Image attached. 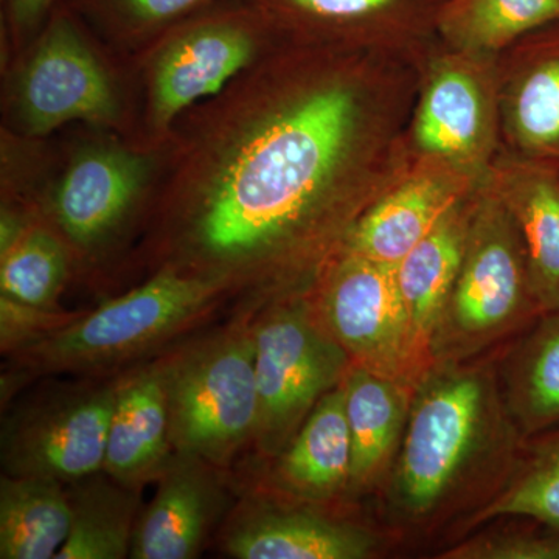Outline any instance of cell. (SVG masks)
I'll return each mask as SVG.
<instances>
[{"label":"cell","instance_id":"obj_1","mask_svg":"<svg viewBox=\"0 0 559 559\" xmlns=\"http://www.w3.org/2000/svg\"><path fill=\"white\" fill-rule=\"evenodd\" d=\"M353 81H314L275 103L210 171L178 227L186 271L280 283L344 246L371 204L342 180L367 128Z\"/></svg>","mask_w":559,"mask_h":559},{"label":"cell","instance_id":"obj_2","mask_svg":"<svg viewBox=\"0 0 559 559\" xmlns=\"http://www.w3.org/2000/svg\"><path fill=\"white\" fill-rule=\"evenodd\" d=\"M522 443L500 395L498 362H437L412 396L403 441L388 477V506L401 524L430 525L503 484Z\"/></svg>","mask_w":559,"mask_h":559},{"label":"cell","instance_id":"obj_3","mask_svg":"<svg viewBox=\"0 0 559 559\" xmlns=\"http://www.w3.org/2000/svg\"><path fill=\"white\" fill-rule=\"evenodd\" d=\"M229 286L224 280L167 267L9 356L14 367L31 374L106 370L178 336L204 318Z\"/></svg>","mask_w":559,"mask_h":559},{"label":"cell","instance_id":"obj_4","mask_svg":"<svg viewBox=\"0 0 559 559\" xmlns=\"http://www.w3.org/2000/svg\"><path fill=\"white\" fill-rule=\"evenodd\" d=\"M538 316L516 223L498 194L485 198L474 209L462 266L430 337L432 362L480 358Z\"/></svg>","mask_w":559,"mask_h":559},{"label":"cell","instance_id":"obj_5","mask_svg":"<svg viewBox=\"0 0 559 559\" xmlns=\"http://www.w3.org/2000/svg\"><path fill=\"white\" fill-rule=\"evenodd\" d=\"M165 377L176 454L219 466L255 440L259 390L248 320L167 356Z\"/></svg>","mask_w":559,"mask_h":559},{"label":"cell","instance_id":"obj_6","mask_svg":"<svg viewBox=\"0 0 559 559\" xmlns=\"http://www.w3.org/2000/svg\"><path fill=\"white\" fill-rule=\"evenodd\" d=\"M259 426L253 443L278 455L326 393L352 369V359L319 322L311 300L283 297L252 322Z\"/></svg>","mask_w":559,"mask_h":559},{"label":"cell","instance_id":"obj_7","mask_svg":"<svg viewBox=\"0 0 559 559\" xmlns=\"http://www.w3.org/2000/svg\"><path fill=\"white\" fill-rule=\"evenodd\" d=\"M310 300L353 366L414 388L432 367L412 330L395 266L341 249Z\"/></svg>","mask_w":559,"mask_h":559},{"label":"cell","instance_id":"obj_8","mask_svg":"<svg viewBox=\"0 0 559 559\" xmlns=\"http://www.w3.org/2000/svg\"><path fill=\"white\" fill-rule=\"evenodd\" d=\"M114 400L116 381L90 382L21 407L3 425V471L64 485L103 473Z\"/></svg>","mask_w":559,"mask_h":559},{"label":"cell","instance_id":"obj_9","mask_svg":"<svg viewBox=\"0 0 559 559\" xmlns=\"http://www.w3.org/2000/svg\"><path fill=\"white\" fill-rule=\"evenodd\" d=\"M22 119L33 134H46L73 120L116 117L108 76L69 22L60 21L40 40L22 75Z\"/></svg>","mask_w":559,"mask_h":559},{"label":"cell","instance_id":"obj_10","mask_svg":"<svg viewBox=\"0 0 559 559\" xmlns=\"http://www.w3.org/2000/svg\"><path fill=\"white\" fill-rule=\"evenodd\" d=\"M380 544L352 522L259 502L241 509L223 536L224 551L237 559H367Z\"/></svg>","mask_w":559,"mask_h":559},{"label":"cell","instance_id":"obj_11","mask_svg":"<svg viewBox=\"0 0 559 559\" xmlns=\"http://www.w3.org/2000/svg\"><path fill=\"white\" fill-rule=\"evenodd\" d=\"M116 381L105 468L110 479L140 489L159 479L175 448L165 358L127 371Z\"/></svg>","mask_w":559,"mask_h":559},{"label":"cell","instance_id":"obj_12","mask_svg":"<svg viewBox=\"0 0 559 559\" xmlns=\"http://www.w3.org/2000/svg\"><path fill=\"white\" fill-rule=\"evenodd\" d=\"M212 463L175 454L157 479V491L139 514L132 559L197 558L223 507Z\"/></svg>","mask_w":559,"mask_h":559},{"label":"cell","instance_id":"obj_13","mask_svg":"<svg viewBox=\"0 0 559 559\" xmlns=\"http://www.w3.org/2000/svg\"><path fill=\"white\" fill-rule=\"evenodd\" d=\"M145 164L127 151L80 154L62 176L51 209L62 235L79 249H94L114 234L142 189Z\"/></svg>","mask_w":559,"mask_h":559},{"label":"cell","instance_id":"obj_14","mask_svg":"<svg viewBox=\"0 0 559 559\" xmlns=\"http://www.w3.org/2000/svg\"><path fill=\"white\" fill-rule=\"evenodd\" d=\"M463 189L443 173L404 180L360 213L342 250L396 266L463 200Z\"/></svg>","mask_w":559,"mask_h":559},{"label":"cell","instance_id":"obj_15","mask_svg":"<svg viewBox=\"0 0 559 559\" xmlns=\"http://www.w3.org/2000/svg\"><path fill=\"white\" fill-rule=\"evenodd\" d=\"M342 388L352 439L347 492L360 495L388 480L406 430L415 388L355 366Z\"/></svg>","mask_w":559,"mask_h":559},{"label":"cell","instance_id":"obj_16","mask_svg":"<svg viewBox=\"0 0 559 559\" xmlns=\"http://www.w3.org/2000/svg\"><path fill=\"white\" fill-rule=\"evenodd\" d=\"M253 43L241 28L204 25L173 43L153 79V106L162 123L201 98L216 94L249 64Z\"/></svg>","mask_w":559,"mask_h":559},{"label":"cell","instance_id":"obj_17","mask_svg":"<svg viewBox=\"0 0 559 559\" xmlns=\"http://www.w3.org/2000/svg\"><path fill=\"white\" fill-rule=\"evenodd\" d=\"M503 406L522 440L559 429V311L544 312L498 362Z\"/></svg>","mask_w":559,"mask_h":559},{"label":"cell","instance_id":"obj_18","mask_svg":"<svg viewBox=\"0 0 559 559\" xmlns=\"http://www.w3.org/2000/svg\"><path fill=\"white\" fill-rule=\"evenodd\" d=\"M349 469L352 439L341 384L316 404L280 452L274 477L290 495L319 502L348 491Z\"/></svg>","mask_w":559,"mask_h":559},{"label":"cell","instance_id":"obj_19","mask_svg":"<svg viewBox=\"0 0 559 559\" xmlns=\"http://www.w3.org/2000/svg\"><path fill=\"white\" fill-rule=\"evenodd\" d=\"M496 194L520 230L540 314L559 311V178L543 165L511 168Z\"/></svg>","mask_w":559,"mask_h":559},{"label":"cell","instance_id":"obj_20","mask_svg":"<svg viewBox=\"0 0 559 559\" xmlns=\"http://www.w3.org/2000/svg\"><path fill=\"white\" fill-rule=\"evenodd\" d=\"M474 209L460 201L395 266L412 330L430 359V337L462 266Z\"/></svg>","mask_w":559,"mask_h":559},{"label":"cell","instance_id":"obj_21","mask_svg":"<svg viewBox=\"0 0 559 559\" xmlns=\"http://www.w3.org/2000/svg\"><path fill=\"white\" fill-rule=\"evenodd\" d=\"M488 131L487 95L477 76L460 64L437 70L415 121L419 148L451 164H469L487 145Z\"/></svg>","mask_w":559,"mask_h":559},{"label":"cell","instance_id":"obj_22","mask_svg":"<svg viewBox=\"0 0 559 559\" xmlns=\"http://www.w3.org/2000/svg\"><path fill=\"white\" fill-rule=\"evenodd\" d=\"M72 525L62 481L5 476L0 480V558L55 559Z\"/></svg>","mask_w":559,"mask_h":559},{"label":"cell","instance_id":"obj_23","mask_svg":"<svg viewBox=\"0 0 559 559\" xmlns=\"http://www.w3.org/2000/svg\"><path fill=\"white\" fill-rule=\"evenodd\" d=\"M72 525L55 559H123L131 555L139 520V489L108 474L68 485Z\"/></svg>","mask_w":559,"mask_h":559},{"label":"cell","instance_id":"obj_24","mask_svg":"<svg viewBox=\"0 0 559 559\" xmlns=\"http://www.w3.org/2000/svg\"><path fill=\"white\" fill-rule=\"evenodd\" d=\"M502 518H525L559 533V429L525 440L507 479L465 528Z\"/></svg>","mask_w":559,"mask_h":559},{"label":"cell","instance_id":"obj_25","mask_svg":"<svg viewBox=\"0 0 559 559\" xmlns=\"http://www.w3.org/2000/svg\"><path fill=\"white\" fill-rule=\"evenodd\" d=\"M509 131L522 150L559 159V39L536 51L509 92Z\"/></svg>","mask_w":559,"mask_h":559},{"label":"cell","instance_id":"obj_26","mask_svg":"<svg viewBox=\"0 0 559 559\" xmlns=\"http://www.w3.org/2000/svg\"><path fill=\"white\" fill-rule=\"evenodd\" d=\"M558 20L559 0H454L443 28L463 49L498 50Z\"/></svg>","mask_w":559,"mask_h":559},{"label":"cell","instance_id":"obj_27","mask_svg":"<svg viewBox=\"0 0 559 559\" xmlns=\"http://www.w3.org/2000/svg\"><path fill=\"white\" fill-rule=\"evenodd\" d=\"M68 272V252L62 242L49 230L27 229L2 255L0 296L43 310H57Z\"/></svg>","mask_w":559,"mask_h":559},{"label":"cell","instance_id":"obj_28","mask_svg":"<svg viewBox=\"0 0 559 559\" xmlns=\"http://www.w3.org/2000/svg\"><path fill=\"white\" fill-rule=\"evenodd\" d=\"M443 559H559V535L500 532L463 540L444 550Z\"/></svg>","mask_w":559,"mask_h":559},{"label":"cell","instance_id":"obj_29","mask_svg":"<svg viewBox=\"0 0 559 559\" xmlns=\"http://www.w3.org/2000/svg\"><path fill=\"white\" fill-rule=\"evenodd\" d=\"M76 316L75 312H62L58 308L43 310L0 296V345L3 355L27 347L61 329Z\"/></svg>","mask_w":559,"mask_h":559},{"label":"cell","instance_id":"obj_30","mask_svg":"<svg viewBox=\"0 0 559 559\" xmlns=\"http://www.w3.org/2000/svg\"><path fill=\"white\" fill-rule=\"evenodd\" d=\"M290 7L322 20H358L389 9L396 0H285Z\"/></svg>","mask_w":559,"mask_h":559},{"label":"cell","instance_id":"obj_31","mask_svg":"<svg viewBox=\"0 0 559 559\" xmlns=\"http://www.w3.org/2000/svg\"><path fill=\"white\" fill-rule=\"evenodd\" d=\"M132 14L143 21L170 20L202 0H123Z\"/></svg>","mask_w":559,"mask_h":559},{"label":"cell","instance_id":"obj_32","mask_svg":"<svg viewBox=\"0 0 559 559\" xmlns=\"http://www.w3.org/2000/svg\"><path fill=\"white\" fill-rule=\"evenodd\" d=\"M11 10L20 24H32L50 5L51 0H10Z\"/></svg>","mask_w":559,"mask_h":559}]
</instances>
